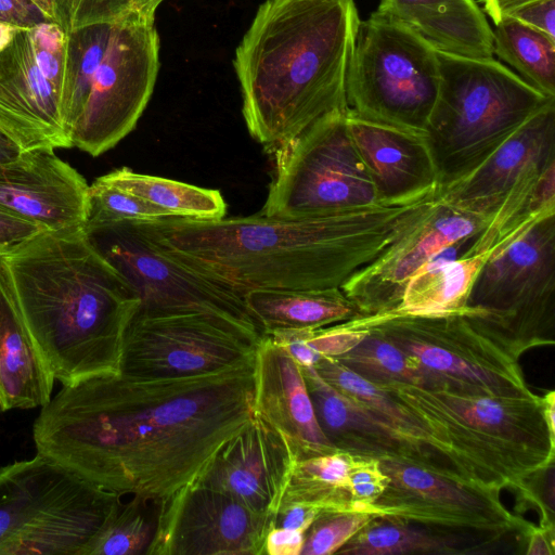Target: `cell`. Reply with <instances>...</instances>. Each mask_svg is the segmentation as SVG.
<instances>
[{"mask_svg":"<svg viewBox=\"0 0 555 555\" xmlns=\"http://www.w3.org/2000/svg\"><path fill=\"white\" fill-rule=\"evenodd\" d=\"M41 231L0 208V251L7 250Z\"/></svg>","mask_w":555,"mask_h":555,"instance_id":"cell-44","label":"cell"},{"mask_svg":"<svg viewBox=\"0 0 555 555\" xmlns=\"http://www.w3.org/2000/svg\"><path fill=\"white\" fill-rule=\"evenodd\" d=\"M321 512L305 505H285L278 509L274 527L306 532Z\"/></svg>","mask_w":555,"mask_h":555,"instance_id":"cell-46","label":"cell"},{"mask_svg":"<svg viewBox=\"0 0 555 555\" xmlns=\"http://www.w3.org/2000/svg\"><path fill=\"white\" fill-rule=\"evenodd\" d=\"M555 215L487 259L461 312L520 353L553 345Z\"/></svg>","mask_w":555,"mask_h":555,"instance_id":"cell-9","label":"cell"},{"mask_svg":"<svg viewBox=\"0 0 555 555\" xmlns=\"http://www.w3.org/2000/svg\"><path fill=\"white\" fill-rule=\"evenodd\" d=\"M83 229L41 230L0 254L28 331L63 386L119 374L124 332L140 305Z\"/></svg>","mask_w":555,"mask_h":555,"instance_id":"cell-3","label":"cell"},{"mask_svg":"<svg viewBox=\"0 0 555 555\" xmlns=\"http://www.w3.org/2000/svg\"><path fill=\"white\" fill-rule=\"evenodd\" d=\"M54 382L0 261V412L44 406Z\"/></svg>","mask_w":555,"mask_h":555,"instance_id":"cell-24","label":"cell"},{"mask_svg":"<svg viewBox=\"0 0 555 555\" xmlns=\"http://www.w3.org/2000/svg\"><path fill=\"white\" fill-rule=\"evenodd\" d=\"M390 481L363 512L438 531L503 537L524 522L502 503L500 492L473 489L416 466L380 462Z\"/></svg>","mask_w":555,"mask_h":555,"instance_id":"cell-15","label":"cell"},{"mask_svg":"<svg viewBox=\"0 0 555 555\" xmlns=\"http://www.w3.org/2000/svg\"><path fill=\"white\" fill-rule=\"evenodd\" d=\"M494 25L493 54L531 87L555 98V41L509 16Z\"/></svg>","mask_w":555,"mask_h":555,"instance_id":"cell-30","label":"cell"},{"mask_svg":"<svg viewBox=\"0 0 555 555\" xmlns=\"http://www.w3.org/2000/svg\"><path fill=\"white\" fill-rule=\"evenodd\" d=\"M378 11L399 21L436 51L493 57V31L475 0H380Z\"/></svg>","mask_w":555,"mask_h":555,"instance_id":"cell-25","label":"cell"},{"mask_svg":"<svg viewBox=\"0 0 555 555\" xmlns=\"http://www.w3.org/2000/svg\"><path fill=\"white\" fill-rule=\"evenodd\" d=\"M94 249L122 276L144 313L198 312L262 336L242 296L182 262L140 222L86 225Z\"/></svg>","mask_w":555,"mask_h":555,"instance_id":"cell-11","label":"cell"},{"mask_svg":"<svg viewBox=\"0 0 555 555\" xmlns=\"http://www.w3.org/2000/svg\"><path fill=\"white\" fill-rule=\"evenodd\" d=\"M294 461L285 437L255 414L219 450L195 486L222 491L275 518Z\"/></svg>","mask_w":555,"mask_h":555,"instance_id":"cell-19","label":"cell"},{"mask_svg":"<svg viewBox=\"0 0 555 555\" xmlns=\"http://www.w3.org/2000/svg\"><path fill=\"white\" fill-rule=\"evenodd\" d=\"M274 519L222 491L193 486L152 555H262Z\"/></svg>","mask_w":555,"mask_h":555,"instance_id":"cell-17","label":"cell"},{"mask_svg":"<svg viewBox=\"0 0 555 555\" xmlns=\"http://www.w3.org/2000/svg\"><path fill=\"white\" fill-rule=\"evenodd\" d=\"M354 459L351 453L335 451L294 461L279 507L297 504L320 512L358 511L349 480Z\"/></svg>","mask_w":555,"mask_h":555,"instance_id":"cell-28","label":"cell"},{"mask_svg":"<svg viewBox=\"0 0 555 555\" xmlns=\"http://www.w3.org/2000/svg\"><path fill=\"white\" fill-rule=\"evenodd\" d=\"M42 13L48 22L60 24V16L56 0H30Z\"/></svg>","mask_w":555,"mask_h":555,"instance_id":"cell-52","label":"cell"},{"mask_svg":"<svg viewBox=\"0 0 555 555\" xmlns=\"http://www.w3.org/2000/svg\"><path fill=\"white\" fill-rule=\"evenodd\" d=\"M317 416L338 451L416 466L473 489L492 491L452 447L427 431L391 397L386 408L376 412L341 392H332L320 402Z\"/></svg>","mask_w":555,"mask_h":555,"instance_id":"cell-14","label":"cell"},{"mask_svg":"<svg viewBox=\"0 0 555 555\" xmlns=\"http://www.w3.org/2000/svg\"><path fill=\"white\" fill-rule=\"evenodd\" d=\"M243 299L262 335L280 330H315L364 317L340 287L256 289Z\"/></svg>","mask_w":555,"mask_h":555,"instance_id":"cell-27","label":"cell"},{"mask_svg":"<svg viewBox=\"0 0 555 555\" xmlns=\"http://www.w3.org/2000/svg\"><path fill=\"white\" fill-rule=\"evenodd\" d=\"M490 217L447 204L441 196L401 236L340 288L363 315L395 312L413 274L441 249L481 231Z\"/></svg>","mask_w":555,"mask_h":555,"instance_id":"cell-16","label":"cell"},{"mask_svg":"<svg viewBox=\"0 0 555 555\" xmlns=\"http://www.w3.org/2000/svg\"><path fill=\"white\" fill-rule=\"evenodd\" d=\"M312 330H280L267 334L274 344L284 349L300 366H314L321 356L308 345Z\"/></svg>","mask_w":555,"mask_h":555,"instance_id":"cell-41","label":"cell"},{"mask_svg":"<svg viewBox=\"0 0 555 555\" xmlns=\"http://www.w3.org/2000/svg\"><path fill=\"white\" fill-rule=\"evenodd\" d=\"M24 150L0 128V166L18 158Z\"/></svg>","mask_w":555,"mask_h":555,"instance_id":"cell-49","label":"cell"},{"mask_svg":"<svg viewBox=\"0 0 555 555\" xmlns=\"http://www.w3.org/2000/svg\"><path fill=\"white\" fill-rule=\"evenodd\" d=\"M335 359L373 383L387 380L417 385L422 383L421 374L405 354L372 331H369V334L356 347Z\"/></svg>","mask_w":555,"mask_h":555,"instance_id":"cell-34","label":"cell"},{"mask_svg":"<svg viewBox=\"0 0 555 555\" xmlns=\"http://www.w3.org/2000/svg\"><path fill=\"white\" fill-rule=\"evenodd\" d=\"M348 111L320 118L272 150L274 173L261 215L294 220L379 204L351 138Z\"/></svg>","mask_w":555,"mask_h":555,"instance_id":"cell-10","label":"cell"},{"mask_svg":"<svg viewBox=\"0 0 555 555\" xmlns=\"http://www.w3.org/2000/svg\"><path fill=\"white\" fill-rule=\"evenodd\" d=\"M164 0H129V13L154 17L157 7Z\"/></svg>","mask_w":555,"mask_h":555,"instance_id":"cell-51","label":"cell"},{"mask_svg":"<svg viewBox=\"0 0 555 555\" xmlns=\"http://www.w3.org/2000/svg\"><path fill=\"white\" fill-rule=\"evenodd\" d=\"M27 28L0 52V128L24 151L72 147L61 94L38 69Z\"/></svg>","mask_w":555,"mask_h":555,"instance_id":"cell-20","label":"cell"},{"mask_svg":"<svg viewBox=\"0 0 555 555\" xmlns=\"http://www.w3.org/2000/svg\"><path fill=\"white\" fill-rule=\"evenodd\" d=\"M0 21L21 27L48 22L30 0H0Z\"/></svg>","mask_w":555,"mask_h":555,"instance_id":"cell-43","label":"cell"},{"mask_svg":"<svg viewBox=\"0 0 555 555\" xmlns=\"http://www.w3.org/2000/svg\"><path fill=\"white\" fill-rule=\"evenodd\" d=\"M344 324L375 332L400 349L421 374V386L501 398L535 396L525 380L521 353L461 311L389 312Z\"/></svg>","mask_w":555,"mask_h":555,"instance_id":"cell-6","label":"cell"},{"mask_svg":"<svg viewBox=\"0 0 555 555\" xmlns=\"http://www.w3.org/2000/svg\"><path fill=\"white\" fill-rule=\"evenodd\" d=\"M347 124L379 204L412 201L439 188L424 137L361 119L349 111Z\"/></svg>","mask_w":555,"mask_h":555,"instance_id":"cell-23","label":"cell"},{"mask_svg":"<svg viewBox=\"0 0 555 555\" xmlns=\"http://www.w3.org/2000/svg\"><path fill=\"white\" fill-rule=\"evenodd\" d=\"M102 177L160 209L167 217L219 219L227 212V204L218 190L138 173L128 167L115 169Z\"/></svg>","mask_w":555,"mask_h":555,"instance_id":"cell-29","label":"cell"},{"mask_svg":"<svg viewBox=\"0 0 555 555\" xmlns=\"http://www.w3.org/2000/svg\"><path fill=\"white\" fill-rule=\"evenodd\" d=\"M375 517L360 511L321 512L308 530L300 555H330Z\"/></svg>","mask_w":555,"mask_h":555,"instance_id":"cell-36","label":"cell"},{"mask_svg":"<svg viewBox=\"0 0 555 555\" xmlns=\"http://www.w3.org/2000/svg\"><path fill=\"white\" fill-rule=\"evenodd\" d=\"M440 86L436 50L412 29L376 10L359 24L349 62V113L424 137Z\"/></svg>","mask_w":555,"mask_h":555,"instance_id":"cell-8","label":"cell"},{"mask_svg":"<svg viewBox=\"0 0 555 555\" xmlns=\"http://www.w3.org/2000/svg\"><path fill=\"white\" fill-rule=\"evenodd\" d=\"M120 496L83 555H149L155 541L162 504L139 495Z\"/></svg>","mask_w":555,"mask_h":555,"instance_id":"cell-31","label":"cell"},{"mask_svg":"<svg viewBox=\"0 0 555 555\" xmlns=\"http://www.w3.org/2000/svg\"><path fill=\"white\" fill-rule=\"evenodd\" d=\"M528 545L527 555H553L554 554V542H553V529H546L543 527L537 528L528 526Z\"/></svg>","mask_w":555,"mask_h":555,"instance_id":"cell-47","label":"cell"},{"mask_svg":"<svg viewBox=\"0 0 555 555\" xmlns=\"http://www.w3.org/2000/svg\"><path fill=\"white\" fill-rule=\"evenodd\" d=\"M24 28L27 27H21L0 21V52L7 48L14 37Z\"/></svg>","mask_w":555,"mask_h":555,"instance_id":"cell-53","label":"cell"},{"mask_svg":"<svg viewBox=\"0 0 555 555\" xmlns=\"http://www.w3.org/2000/svg\"><path fill=\"white\" fill-rule=\"evenodd\" d=\"M254 357L193 376L63 386L34 423L37 453L105 491L156 501L164 515L254 418Z\"/></svg>","mask_w":555,"mask_h":555,"instance_id":"cell-1","label":"cell"},{"mask_svg":"<svg viewBox=\"0 0 555 555\" xmlns=\"http://www.w3.org/2000/svg\"><path fill=\"white\" fill-rule=\"evenodd\" d=\"M254 412L285 437L295 461L338 451L319 425L300 366L266 335L254 357Z\"/></svg>","mask_w":555,"mask_h":555,"instance_id":"cell-22","label":"cell"},{"mask_svg":"<svg viewBox=\"0 0 555 555\" xmlns=\"http://www.w3.org/2000/svg\"><path fill=\"white\" fill-rule=\"evenodd\" d=\"M436 52L440 86L424 140L444 189L476 169L555 98L494 57Z\"/></svg>","mask_w":555,"mask_h":555,"instance_id":"cell-5","label":"cell"},{"mask_svg":"<svg viewBox=\"0 0 555 555\" xmlns=\"http://www.w3.org/2000/svg\"><path fill=\"white\" fill-rule=\"evenodd\" d=\"M438 190L403 203L304 219L167 217L140 222L172 256L240 296L341 287L401 236Z\"/></svg>","mask_w":555,"mask_h":555,"instance_id":"cell-2","label":"cell"},{"mask_svg":"<svg viewBox=\"0 0 555 555\" xmlns=\"http://www.w3.org/2000/svg\"><path fill=\"white\" fill-rule=\"evenodd\" d=\"M369 331L338 323L330 327L312 330L308 345L321 357H338L356 347Z\"/></svg>","mask_w":555,"mask_h":555,"instance_id":"cell-40","label":"cell"},{"mask_svg":"<svg viewBox=\"0 0 555 555\" xmlns=\"http://www.w3.org/2000/svg\"><path fill=\"white\" fill-rule=\"evenodd\" d=\"M27 36L38 69L62 95L66 65V30L59 23L42 22L28 27Z\"/></svg>","mask_w":555,"mask_h":555,"instance_id":"cell-37","label":"cell"},{"mask_svg":"<svg viewBox=\"0 0 555 555\" xmlns=\"http://www.w3.org/2000/svg\"><path fill=\"white\" fill-rule=\"evenodd\" d=\"M0 254H1V251H0Z\"/></svg>","mask_w":555,"mask_h":555,"instance_id":"cell-54","label":"cell"},{"mask_svg":"<svg viewBox=\"0 0 555 555\" xmlns=\"http://www.w3.org/2000/svg\"><path fill=\"white\" fill-rule=\"evenodd\" d=\"M304 541V532L273 527L266 538L264 554L300 555Z\"/></svg>","mask_w":555,"mask_h":555,"instance_id":"cell-45","label":"cell"},{"mask_svg":"<svg viewBox=\"0 0 555 555\" xmlns=\"http://www.w3.org/2000/svg\"><path fill=\"white\" fill-rule=\"evenodd\" d=\"M162 218H167L164 211L106 181L102 176L89 185L86 225L119 221L145 222Z\"/></svg>","mask_w":555,"mask_h":555,"instance_id":"cell-35","label":"cell"},{"mask_svg":"<svg viewBox=\"0 0 555 555\" xmlns=\"http://www.w3.org/2000/svg\"><path fill=\"white\" fill-rule=\"evenodd\" d=\"M350 491L358 511L374 502L387 488L390 478L380 461L356 455L350 476Z\"/></svg>","mask_w":555,"mask_h":555,"instance_id":"cell-39","label":"cell"},{"mask_svg":"<svg viewBox=\"0 0 555 555\" xmlns=\"http://www.w3.org/2000/svg\"><path fill=\"white\" fill-rule=\"evenodd\" d=\"M261 337L198 312L135 311L124 332L119 373L158 378L216 372L253 358Z\"/></svg>","mask_w":555,"mask_h":555,"instance_id":"cell-13","label":"cell"},{"mask_svg":"<svg viewBox=\"0 0 555 555\" xmlns=\"http://www.w3.org/2000/svg\"><path fill=\"white\" fill-rule=\"evenodd\" d=\"M361 20L354 0H266L235 49L249 134L267 150L347 112L346 82Z\"/></svg>","mask_w":555,"mask_h":555,"instance_id":"cell-4","label":"cell"},{"mask_svg":"<svg viewBox=\"0 0 555 555\" xmlns=\"http://www.w3.org/2000/svg\"><path fill=\"white\" fill-rule=\"evenodd\" d=\"M555 162V100L527 120L482 164L441 189V198L466 212L492 217L530 172Z\"/></svg>","mask_w":555,"mask_h":555,"instance_id":"cell-21","label":"cell"},{"mask_svg":"<svg viewBox=\"0 0 555 555\" xmlns=\"http://www.w3.org/2000/svg\"><path fill=\"white\" fill-rule=\"evenodd\" d=\"M476 234L463 237L433 256L408 282L397 311L435 314L461 311L472 285L487 258L463 256Z\"/></svg>","mask_w":555,"mask_h":555,"instance_id":"cell-26","label":"cell"},{"mask_svg":"<svg viewBox=\"0 0 555 555\" xmlns=\"http://www.w3.org/2000/svg\"><path fill=\"white\" fill-rule=\"evenodd\" d=\"M158 68L154 17L130 12L113 22L105 53L69 130L72 147L95 157L129 134L150 101Z\"/></svg>","mask_w":555,"mask_h":555,"instance_id":"cell-12","label":"cell"},{"mask_svg":"<svg viewBox=\"0 0 555 555\" xmlns=\"http://www.w3.org/2000/svg\"><path fill=\"white\" fill-rule=\"evenodd\" d=\"M541 399L545 423L551 437L555 439V392L550 391Z\"/></svg>","mask_w":555,"mask_h":555,"instance_id":"cell-50","label":"cell"},{"mask_svg":"<svg viewBox=\"0 0 555 555\" xmlns=\"http://www.w3.org/2000/svg\"><path fill=\"white\" fill-rule=\"evenodd\" d=\"M457 535L444 534L433 529L398 520L374 518L336 554L343 555H398V554H463Z\"/></svg>","mask_w":555,"mask_h":555,"instance_id":"cell-32","label":"cell"},{"mask_svg":"<svg viewBox=\"0 0 555 555\" xmlns=\"http://www.w3.org/2000/svg\"><path fill=\"white\" fill-rule=\"evenodd\" d=\"M88 189L52 149L24 151L0 166V208L43 231L85 228Z\"/></svg>","mask_w":555,"mask_h":555,"instance_id":"cell-18","label":"cell"},{"mask_svg":"<svg viewBox=\"0 0 555 555\" xmlns=\"http://www.w3.org/2000/svg\"><path fill=\"white\" fill-rule=\"evenodd\" d=\"M112 25L113 22L88 25L67 33L66 65L61 95L62 117L67 137L82 109L92 77L105 53Z\"/></svg>","mask_w":555,"mask_h":555,"instance_id":"cell-33","label":"cell"},{"mask_svg":"<svg viewBox=\"0 0 555 555\" xmlns=\"http://www.w3.org/2000/svg\"><path fill=\"white\" fill-rule=\"evenodd\" d=\"M121 495L37 453L0 468V555H83Z\"/></svg>","mask_w":555,"mask_h":555,"instance_id":"cell-7","label":"cell"},{"mask_svg":"<svg viewBox=\"0 0 555 555\" xmlns=\"http://www.w3.org/2000/svg\"><path fill=\"white\" fill-rule=\"evenodd\" d=\"M60 24L66 33L115 22L129 13V0H56Z\"/></svg>","mask_w":555,"mask_h":555,"instance_id":"cell-38","label":"cell"},{"mask_svg":"<svg viewBox=\"0 0 555 555\" xmlns=\"http://www.w3.org/2000/svg\"><path fill=\"white\" fill-rule=\"evenodd\" d=\"M532 1L535 0H482V4L486 13L496 24L503 17Z\"/></svg>","mask_w":555,"mask_h":555,"instance_id":"cell-48","label":"cell"},{"mask_svg":"<svg viewBox=\"0 0 555 555\" xmlns=\"http://www.w3.org/2000/svg\"><path fill=\"white\" fill-rule=\"evenodd\" d=\"M555 41V0H535L508 15Z\"/></svg>","mask_w":555,"mask_h":555,"instance_id":"cell-42","label":"cell"}]
</instances>
